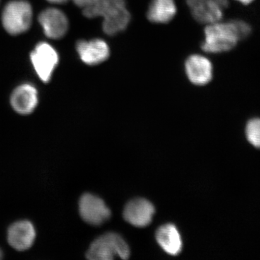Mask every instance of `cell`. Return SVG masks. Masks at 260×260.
<instances>
[{"label": "cell", "instance_id": "obj_16", "mask_svg": "<svg viewBox=\"0 0 260 260\" xmlns=\"http://www.w3.org/2000/svg\"><path fill=\"white\" fill-rule=\"evenodd\" d=\"M126 7V0H99L84 8L83 14L88 18H104L114 10Z\"/></svg>", "mask_w": 260, "mask_h": 260}, {"label": "cell", "instance_id": "obj_5", "mask_svg": "<svg viewBox=\"0 0 260 260\" xmlns=\"http://www.w3.org/2000/svg\"><path fill=\"white\" fill-rule=\"evenodd\" d=\"M184 72L188 80L193 85L204 86L213 80V63L203 54H190L184 61Z\"/></svg>", "mask_w": 260, "mask_h": 260}, {"label": "cell", "instance_id": "obj_22", "mask_svg": "<svg viewBox=\"0 0 260 260\" xmlns=\"http://www.w3.org/2000/svg\"><path fill=\"white\" fill-rule=\"evenodd\" d=\"M3 251L2 250L1 248H0V259H2V258L3 257Z\"/></svg>", "mask_w": 260, "mask_h": 260}, {"label": "cell", "instance_id": "obj_11", "mask_svg": "<svg viewBox=\"0 0 260 260\" xmlns=\"http://www.w3.org/2000/svg\"><path fill=\"white\" fill-rule=\"evenodd\" d=\"M155 213L153 204L145 199H135L126 204L124 210L126 221L136 227H145L151 223Z\"/></svg>", "mask_w": 260, "mask_h": 260}, {"label": "cell", "instance_id": "obj_10", "mask_svg": "<svg viewBox=\"0 0 260 260\" xmlns=\"http://www.w3.org/2000/svg\"><path fill=\"white\" fill-rule=\"evenodd\" d=\"M10 104L15 112L21 115L31 114L39 104V93L34 85L24 83L13 90Z\"/></svg>", "mask_w": 260, "mask_h": 260}, {"label": "cell", "instance_id": "obj_12", "mask_svg": "<svg viewBox=\"0 0 260 260\" xmlns=\"http://www.w3.org/2000/svg\"><path fill=\"white\" fill-rule=\"evenodd\" d=\"M188 7L192 18L200 23H216L223 16V8L214 0H191Z\"/></svg>", "mask_w": 260, "mask_h": 260}, {"label": "cell", "instance_id": "obj_7", "mask_svg": "<svg viewBox=\"0 0 260 260\" xmlns=\"http://www.w3.org/2000/svg\"><path fill=\"white\" fill-rule=\"evenodd\" d=\"M76 51L81 61L90 66L102 64L111 55L109 44L102 39L78 41Z\"/></svg>", "mask_w": 260, "mask_h": 260}, {"label": "cell", "instance_id": "obj_17", "mask_svg": "<svg viewBox=\"0 0 260 260\" xmlns=\"http://www.w3.org/2000/svg\"><path fill=\"white\" fill-rule=\"evenodd\" d=\"M246 136L249 143L260 149V119L254 118L248 121L246 126Z\"/></svg>", "mask_w": 260, "mask_h": 260}, {"label": "cell", "instance_id": "obj_19", "mask_svg": "<svg viewBox=\"0 0 260 260\" xmlns=\"http://www.w3.org/2000/svg\"><path fill=\"white\" fill-rule=\"evenodd\" d=\"M214 1L218 3V4L220 5L223 9H225V8L229 6V0H214Z\"/></svg>", "mask_w": 260, "mask_h": 260}, {"label": "cell", "instance_id": "obj_13", "mask_svg": "<svg viewBox=\"0 0 260 260\" xmlns=\"http://www.w3.org/2000/svg\"><path fill=\"white\" fill-rule=\"evenodd\" d=\"M178 11L175 0H150L147 19L154 24H167L174 20Z\"/></svg>", "mask_w": 260, "mask_h": 260}, {"label": "cell", "instance_id": "obj_18", "mask_svg": "<svg viewBox=\"0 0 260 260\" xmlns=\"http://www.w3.org/2000/svg\"><path fill=\"white\" fill-rule=\"evenodd\" d=\"M97 1H99V0H73V2H74L75 4L77 6L82 8L83 9L93 5Z\"/></svg>", "mask_w": 260, "mask_h": 260}, {"label": "cell", "instance_id": "obj_4", "mask_svg": "<svg viewBox=\"0 0 260 260\" xmlns=\"http://www.w3.org/2000/svg\"><path fill=\"white\" fill-rule=\"evenodd\" d=\"M30 61L39 78L48 83L59 63V54L50 44L41 42L30 53Z\"/></svg>", "mask_w": 260, "mask_h": 260}, {"label": "cell", "instance_id": "obj_6", "mask_svg": "<svg viewBox=\"0 0 260 260\" xmlns=\"http://www.w3.org/2000/svg\"><path fill=\"white\" fill-rule=\"evenodd\" d=\"M80 216L86 223L99 225L109 220L111 211L104 200L95 195L86 193L79 201Z\"/></svg>", "mask_w": 260, "mask_h": 260}, {"label": "cell", "instance_id": "obj_1", "mask_svg": "<svg viewBox=\"0 0 260 260\" xmlns=\"http://www.w3.org/2000/svg\"><path fill=\"white\" fill-rule=\"evenodd\" d=\"M251 28L242 20H234L207 25L201 48L209 54H220L232 50L239 41L250 35Z\"/></svg>", "mask_w": 260, "mask_h": 260}, {"label": "cell", "instance_id": "obj_20", "mask_svg": "<svg viewBox=\"0 0 260 260\" xmlns=\"http://www.w3.org/2000/svg\"><path fill=\"white\" fill-rule=\"evenodd\" d=\"M48 2L54 4H62V3H67L68 0H47Z\"/></svg>", "mask_w": 260, "mask_h": 260}, {"label": "cell", "instance_id": "obj_3", "mask_svg": "<svg viewBox=\"0 0 260 260\" xmlns=\"http://www.w3.org/2000/svg\"><path fill=\"white\" fill-rule=\"evenodd\" d=\"M32 18V8L29 3L25 0H14L5 7L2 22L8 34L19 35L28 30Z\"/></svg>", "mask_w": 260, "mask_h": 260}, {"label": "cell", "instance_id": "obj_2", "mask_svg": "<svg viewBox=\"0 0 260 260\" xmlns=\"http://www.w3.org/2000/svg\"><path fill=\"white\" fill-rule=\"evenodd\" d=\"M129 254V246L120 236L114 233H108L90 244L86 257L90 260H111L119 256L126 259Z\"/></svg>", "mask_w": 260, "mask_h": 260}, {"label": "cell", "instance_id": "obj_14", "mask_svg": "<svg viewBox=\"0 0 260 260\" xmlns=\"http://www.w3.org/2000/svg\"><path fill=\"white\" fill-rule=\"evenodd\" d=\"M156 240L160 247L171 255H177L182 249L180 234L173 224L159 228L156 232Z\"/></svg>", "mask_w": 260, "mask_h": 260}, {"label": "cell", "instance_id": "obj_21", "mask_svg": "<svg viewBox=\"0 0 260 260\" xmlns=\"http://www.w3.org/2000/svg\"><path fill=\"white\" fill-rule=\"evenodd\" d=\"M235 1L239 2V3H242L243 5H249L251 3H252L254 0H235Z\"/></svg>", "mask_w": 260, "mask_h": 260}, {"label": "cell", "instance_id": "obj_9", "mask_svg": "<svg viewBox=\"0 0 260 260\" xmlns=\"http://www.w3.org/2000/svg\"><path fill=\"white\" fill-rule=\"evenodd\" d=\"M36 236L35 227L29 220H18L8 228V243L15 250L30 249L35 242Z\"/></svg>", "mask_w": 260, "mask_h": 260}, {"label": "cell", "instance_id": "obj_15", "mask_svg": "<svg viewBox=\"0 0 260 260\" xmlns=\"http://www.w3.org/2000/svg\"><path fill=\"white\" fill-rule=\"evenodd\" d=\"M131 18L127 7L116 10L103 18V31L110 37L118 35L127 28Z\"/></svg>", "mask_w": 260, "mask_h": 260}, {"label": "cell", "instance_id": "obj_8", "mask_svg": "<svg viewBox=\"0 0 260 260\" xmlns=\"http://www.w3.org/2000/svg\"><path fill=\"white\" fill-rule=\"evenodd\" d=\"M39 21L45 35L50 39L64 37L69 28V21L66 15L56 8H48L42 11L39 15Z\"/></svg>", "mask_w": 260, "mask_h": 260}]
</instances>
